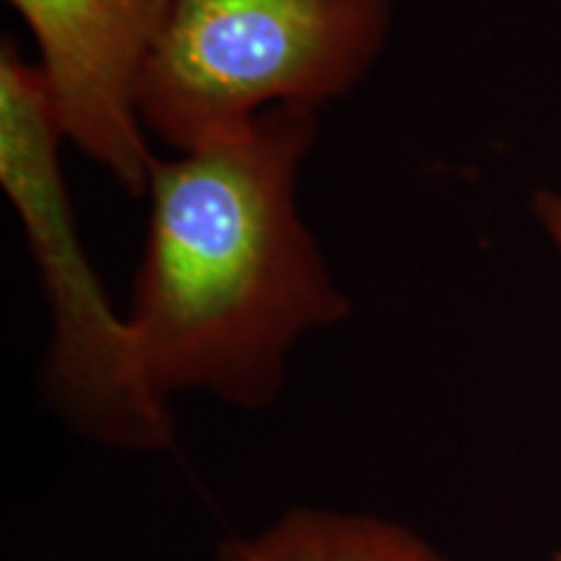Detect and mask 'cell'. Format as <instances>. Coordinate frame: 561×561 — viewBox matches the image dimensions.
I'll list each match as a JSON object with an SVG mask.
<instances>
[{"label": "cell", "instance_id": "obj_1", "mask_svg": "<svg viewBox=\"0 0 561 561\" xmlns=\"http://www.w3.org/2000/svg\"><path fill=\"white\" fill-rule=\"evenodd\" d=\"M318 130V110L278 104L153 161L125 318L161 401L206 392L265 409L284 392L297 343L351 314L297 208V172Z\"/></svg>", "mask_w": 561, "mask_h": 561}, {"label": "cell", "instance_id": "obj_2", "mask_svg": "<svg viewBox=\"0 0 561 561\" xmlns=\"http://www.w3.org/2000/svg\"><path fill=\"white\" fill-rule=\"evenodd\" d=\"M62 133L37 66L19 45H0V185L16 208L37 265L50 346L42 385L55 413L79 437L128 453L174 447L170 403L138 367L125 312H115L76 227L60 172Z\"/></svg>", "mask_w": 561, "mask_h": 561}, {"label": "cell", "instance_id": "obj_3", "mask_svg": "<svg viewBox=\"0 0 561 561\" xmlns=\"http://www.w3.org/2000/svg\"><path fill=\"white\" fill-rule=\"evenodd\" d=\"M392 0H170L144 68L146 130L193 151L278 104L348 96L385 47Z\"/></svg>", "mask_w": 561, "mask_h": 561}, {"label": "cell", "instance_id": "obj_4", "mask_svg": "<svg viewBox=\"0 0 561 561\" xmlns=\"http://www.w3.org/2000/svg\"><path fill=\"white\" fill-rule=\"evenodd\" d=\"M39 47V73L62 138L107 167L130 195L153 157L138 91L170 0H9Z\"/></svg>", "mask_w": 561, "mask_h": 561}, {"label": "cell", "instance_id": "obj_5", "mask_svg": "<svg viewBox=\"0 0 561 561\" xmlns=\"http://www.w3.org/2000/svg\"><path fill=\"white\" fill-rule=\"evenodd\" d=\"M216 561H450L416 530L331 507H297L265 528L229 538Z\"/></svg>", "mask_w": 561, "mask_h": 561}, {"label": "cell", "instance_id": "obj_6", "mask_svg": "<svg viewBox=\"0 0 561 561\" xmlns=\"http://www.w3.org/2000/svg\"><path fill=\"white\" fill-rule=\"evenodd\" d=\"M533 214H536L538 224H541L551 242L557 244L561 252V195L551 191H538L533 198Z\"/></svg>", "mask_w": 561, "mask_h": 561}, {"label": "cell", "instance_id": "obj_7", "mask_svg": "<svg viewBox=\"0 0 561 561\" xmlns=\"http://www.w3.org/2000/svg\"><path fill=\"white\" fill-rule=\"evenodd\" d=\"M553 561H561V549L557 551V557H553Z\"/></svg>", "mask_w": 561, "mask_h": 561}]
</instances>
